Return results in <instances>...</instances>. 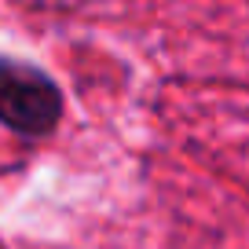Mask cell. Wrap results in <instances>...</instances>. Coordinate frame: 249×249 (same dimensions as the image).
I'll use <instances>...</instances> for the list:
<instances>
[{"mask_svg": "<svg viewBox=\"0 0 249 249\" xmlns=\"http://www.w3.org/2000/svg\"><path fill=\"white\" fill-rule=\"evenodd\" d=\"M62 117V92L48 73L0 59V124L18 136H48Z\"/></svg>", "mask_w": 249, "mask_h": 249, "instance_id": "obj_1", "label": "cell"}]
</instances>
